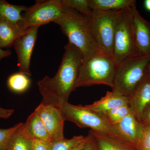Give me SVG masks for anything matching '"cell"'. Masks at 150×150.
Masks as SVG:
<instances>
[{"label": "cell", "instance_id": "1", "mask_svg": "<svg viewBox=\"0 0 150 150\" xmlns=\"http://www.w3.org/2000/svg\"><path fill=\"white\" fill-rule=\"evenodd\" d=\"M83 58L80 51L69 43L65 46V52L56 74L53 78L46 76L38 82L42 95L41 104L59 108L68 102L71 93L75 89Z\"/></svg>", "mask_w": 150, "mask_h": 150}, {"label": "cell", "instance_id": "2", "mask_svg": "<svg viewBox=\"0 0 150 150\" xmlns=\"http://www.w3.org/2000/svg\"><path fill=\"white\" fill-rule=\"evenodd\" d=\"M64 11L54 22L82 54L83 63L101 52L94 39L90 26V16L74 9L64 6Z\"/></svg>", "mask_w": 150, "mask_h": 150}, {"label": "cell", "instance_id": "3", "mask_svg": "<svg viewBox=\"0 0 150 150\" xmlns=\"http://www.w3.org/2000/svg\"><path fill=\"white\" fill-rule=\"evenodd\" d=\"M116 66L111 56L100 52L83 63L75 88L96 85H103L113 88Z\"/></svg>", "mask_w": 150, "mask_h": 150}, {"label": "cell", "instance_id": "4", "mask_svg": "<svg viewBox=\"0 0 150 150\" xmlns=\"http://www.w3.org/2000/svg\"><path fill=\"white\" fill-rule=\"evenodd\" d=\"M125 10L92 11L90 16L91 28L96 43L101 52L111 57L115 30Z\"/></svg>", "mask_w": 150, "mask_h": 150}, {"label": "cell", "instance_id": "5", "mask_svg": "<svg viewBox=\"0 0 150 150\" xmlns=\"http://www.w3.org/2000/svg\"><path fill=\"white\" fill-rule=\"evenodd\" d=\"M150 61V58H132L117 65L112 90L131 99L146 74Z\"/></svg>", "mask_w": 150, "mask_h": 150}, {"label": "cell", "instance_id": "6", "mask_svg": "<svg viewBox=\"0 0 150 150\" xmlns=\"http://www.w3.org/2000/svg\"><path fill=\"white\" fill-rule=\"evenodd\" d=\"M64 118L81 128H90L91 130L106 134H116L103 113L94 112L85 106L74 105L68 102L59 108Z\"/></svg>", "mask_w": 150, "mask_h": 150}, {"label": "cell", "instance_id": "7", "mask_svg": "<svg viewBox=\"0 0 150 150\" xmlns=\"http://www.w3.org/2000/svg\"><path fill=\"white\" fill-rule=\"evenodd\" d=\"M132 6L125 10L115 30L112 59L116 65L123 61L137 58L132 27Z\"/></svg>", "mask_w": 150, "mask_h": 150}, {"label": "cell", "instance_id": "8", "mask_svg": "<svg viewBox=\"0 0 150 150\" xmlns=\"http://www.w3.org/2000/svg\"><path fill=\"white\" fill-rule=\"evenodd\" d=\"M62 0L37 1L22 15L23 19L18 23L23 31L30 28L39 27L54 22L64 10Z\"/></svg>", "mask_w": 150, "mask_h": 150}, {"label": "cell", "instance_id": "9", "mask_svg": "<svg viewBox=\"0 0 150 150\" xmlns=\"http://www.w3.org/2000/svg\"><path fill=\"white\" fill-rule=\"evenodd\" d=\"M38 27L30 28L15 42L13 46L17 55L20 72L31 76L30 59L36 39Z\"/></svg>", "mask_w": 150, "mask_h": 150}, {"label": "cell", "instance_id": "10", "mask_svg": "<svg viewBox=\"0 0 150 150\" xmlns=\"http://www.w3.org/2000/svg\"><path fill=\"white\" fill-rule=\"evenodd\" d=\"M132 27L137 58H150V22L140 15L136 6L133 9Z\"/></svg>", "mask_w": 150, "mask_h": 150}, {"label": "cell", "instance_id": "11", "mask_svg": "<svg viewBox=\"0 0 150 150\" xmlns=\"http://www.w3.org/2000/svg\"><path fill=\"white\" fill-rule=\"evenodd\" d=\"M35 111L43 121L51 142L65 139L64 128L65 120L59 108L40 103Z\"/></svg>", "mask_w": 150, "mask_h": 150}, {"label": "cell", "instance_id": "12", "mask_svg": "<svg viewBox=\"0 0 150 150\" xmlns=\"http://www.w3.org/2000/svg\"><path fill=\"white\" fill-rule=\"evenodd\" d=\"M112 126L116 135L137 148L144 125L132 111L119 123Z\"/></svg>", "mask_w": 150, "mask_h": 150}, {"label": "cell", "instance_id": "13", "mask_svg": "<svg viewBox=\"0 0 150 150\" xmlns=\"http://www.w3.org/2000/svg\"><path fill=\"white\" fill-rule=\"evenodd\" d=\"M150 104V74L146 73L137 86L130 99V105L132 112L141 121L143 112Z\"/></svg>", "mask_w": 150, "mask_h": 150}, {"label": "cell", "instance_id": "14", "mask_svg": "<svg viewBox=\"0 0 150 150\" xmlns=\"http://www.w3.org/2000/svg\"><path fill=\"white\" fill-rule=\"evenodd\" d=\"M97 150H138L116 134H103L91 130Z\"/></svg>", "mask_w": 150, "mask_h": 150}, {"label": "cell", "instance_id": "15", "mask_svg": "<svg viewBox=\"0 0 150 150\" xmlns=\"http://www.w3.org/2000/svg\"><path fill=\"white\" fill-rule=\"evenodd\" d=\"M130 98L112 90L111 91H107L99 100L85 106L94 112L103 113L115 108L130 105Z\"/></svg>", "mask_w": 150, "mask_h": 150}, {"label": "cell", "instance_id": "16", "mask_svg": "<svg viewBox=\"0 0 150 150\" xmlns=\"http://www.w3.org/2000/svg\"><path fill=\"white\" fill-rule=\"evenodd\" d=\"M23 129L30 139L51 142L49 134L40 116L35 111L28 117L24 123Z\"/></svg>", "mask_w": 150, "mask_h": 150}, {"label": "cell", "instance_id": "17", "mask_svg": "<svg viewBox=\"0 0 150 150\" xmlns=\"http://www.w3.org/2000/svg\"><path fill=\"white\" fill-rule=\"evenodd\" d=\"M18 23L0 16V47L8 48L24 33Z\"/></svg>", "mask_w": 150, "mask_h": 150}, {"label": "cell", "instance_id": "18", "mask_svg": "<svg viewBox=\"0 0 150 150\" xmlns=\"http://www.w3.org/2000/svg\"><path fill=\"white\" fill-rule=\"evenodd\" d=\"M89 6L92 11H118L136 5L134 0H88Z\"/></svg>", "mask_w": 150, "mask_h": 150}, {"label": "cell", "instance_id": "19", "mask_svg": "<svg viewBox=\"0 0 150 150\" xmlns=\"http://www.w3.org/2000/svg\"><path fill=\"white\" fill-rule=\"evenodd\" d=\"M23 125L24 123H19L9 140L7 150H33L32 140L25 133Z\"/></svg>", "mask_w": 150, "mask_h": 150}, {"label": "cell", "instance_id": "20", "mask_svg": "<svg viewBox=\"0 0 150 150\" xmlns=\"http://www.w3.org/2000/svg\"><path fill=\"white\" fill-rule=\"evenodd\" d=\"M28 8L25 6L15 5L4 0H0V16L16 24L23 20L21 13Z\"/></svg>", "mask_w": 150, "mask_h": 150}, {"label": "cell", "instance_id": "21", "mask_svg": "<svg viewBox=\"0 0 150 150\" xmlns=\"http://www.w3.org/2000/svg\"><path fill=\"white\" fill-rule=\"evenodd\" d=\"M30 80L28 76L19 72L11 75L7 80V86L12 91L16 93L24 92L29 87Z\"/></svg>", "mask_w": 150, "mask_h": 150}, {"label": "cell", "instance_id": "22", "mask_svg": "<svg viewBox=\"0 0 150 150\" xmlns=\"http://www.w3.org/2000/svg\"><path fill=\"white\" fill-rule=\"evenodd\" d=\"M131 111V106L128 105L115 108L103 113L110 125L113 126L122 121Z\"/></svg>", "mask_w": 150, "mask_h": 150}, {"label": "cell", "instance_id": "23", "mask_svg": "<svg viewBox=\"0 0 150 150\" xmlns=\"http://www.w3.org/2000/svg\"><path fill=\"white\" fill-rule=\"evenodd\" d=\"M86 137L75 136L70 139H65L49 142L50 150H70L86 139Z\"/></svg>", "mask_w": 150, "mask_h": 150}, {"label": "cell", "instance_id": "24", "mask_svg": "<svg viewBox=\"0 0 150 150\" xmlns=\"http://www.w3.org/2000/svg\"><path fill=\"white\" fill-rule=\"evenodd\" d=\"M63 6L74 9L87 16H91L92 10L89 6L88 0H62Z\"/></svg>", "mask_w": 150, "mask_h": 150}, {"label": "cell", "instance_id": "25", "mask_svg": "<svg viewBox=\"0 0 150 150\" xmlns=\"http://www.w3.org/2000/svg\"><path fill=\"white\" fill-rule=\"evenodd\" d=\"M18 125L19 123L8 129H0V150H7L11 137Z\"/></svg>", "mask_w": 150, "mask_h": 150}, {"label": "cell", "instance_id": "26", "mask_svg": "<svg viewBox=\"0 0 150 150\" xmlns=\"http://www.w3.org/2000/svg\"><path fill=\"white\" fill-rule=\"evenodd\" d=\"M137 149L138 150H150V125H144Z\"/></svg>", "mask_w": 150, "mask_h": 150}, {"label": "cell", "instance_id": "27", "mask_svg": "<svg viewBox=\"0 0 150 150\" xmlns=\"http://www.w3.org/2000/svg\"><path fill=\"white\" fill-rule=\"evenodd\" d=\"M49 142L39 140H32L33 150H50Z\"/></svg>", "mask_w": 150, "mask_h": 150}, {"label": "cell", "instance_id": "28", "mask_svg": "<svg viewBox=\"0 0 150 150\" xmlns=\"http://www.w3.org/2000/svg\"><path fill=\"white\" fill-rule=\"evenodd\" d=\"M141 122L145 126L150 125V104L143 112Z\"/></svg>", "mask_w": 150, "mask_h": 150}, {"label": "cell", "instance_id": "29", "mask_svg": "<svg viewBox=\"0 0 150 150\" xmlns=\"http://www.w3.org/2000/svg\"><path fill=\"white\" fill-rule=\"evenodd\" d=\"M88 139L86 143L84 149L83 150H93L95 146L94 141L91 133L89 132Z\"/></svg>", "mask_w": 150, "mask_h": 150}, {"label": "cell", "instance_id": "30", "mask_svg": "<svg viewBox=\"0 0 150 150\" xmlns=\"http://www.w3.org/2000/svg\"><path fill=\"white\" fill-rule=\"evenodd\" d=\"M14 110L12 109H5L0 107V118H6L10 117L13 114Z\"/></svg>", "mask_w": 150, "mask_h": 150}, {"label": "cell", "instance_id": "31", "mask_svg": "<svg viewBox=\"0 0 150 150\" xmlns=\"http://www.w3.org/2000/svg\"><path fill=\"white\" fill-rule=\"evenodd\" d=\"M88 139V136H87L86 139L84 140L77 146H75L74 148H72L70 150H83L85 146L86 143Z\"/></svg>", "mask_w": 150, "mask_h": 150}, {"label": "cell", "instance_id": "32", "mask_svg": "<svg viewBox=\"0 0 150 150\" xmlns=\"http://www.w3.org/2000/svg\"><path fill=\"white\" fill-rule=\"evenodd\" d=\"M11 54L9 50H4L0 47V61L1 59L10 56Z\"/></svg>", "mask_w": 150, "mask_h": 150}, {"label": "cell", "instance_id": "33", "mask_svg": "<svg viewBox=\"0 0 150 150\" xmlns=\"http://www.w3.org/2000/svg\"><path fill=\"white\" fill-rule=\"evenodd\" d=\"M144 6L145 9L150 12V0H145L144 1Z\"/></svg>", "mask_w": 150, "mask_h": 150}, {"label": "cell", "instance_id": "34", "mask_svg": "<svg viewBox=\"0 0 150 150\" xmlns=\"http://www.w3.org/2000/svg\"><path fill=\"white\" fill-rule=\"evenodd\" d=\"M148 71H149V74H150V61L149 63V65H148Z\"/></svg>", "mask_w": 150, "mask_h": 150}, {"label": "cell", "instance_id": "35", "mask_svg": "<svg viewBox=\"0 0 150 150\" xmlns=\"http://www.w3.org/2000/svg\"><path fill=\"white\" fill-rule=\"evenodd\" d=\"M93 150H97V149H96V147L95 144L94 147V149H93Z\"/></svg>", "mask_w": 150, "mask_h": 150}]
</instances>
